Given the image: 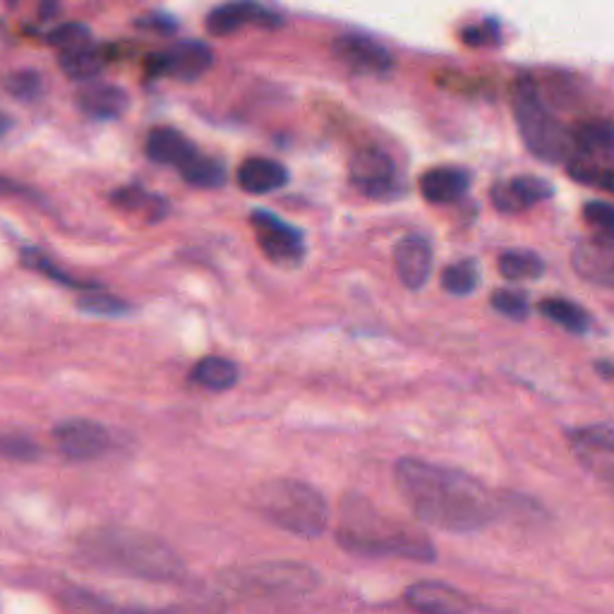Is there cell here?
<instances>
[{
	"label": "cell",
	"instance_id": "obj_1",
	"mask_svg": "<svg viewBox=\"0 0 614 614\" xmlns=\"http://www.w3.org/2000/svg\"><path fill=\"white\" fill-rule=\"evenodd\" d=\"M401 499L423 526L447 533H475L499 513L495 495L459 469H447L423 459H401L394 469Z\"/></svg>",
	"mask_w": 614,
	"mask_h": 614
},
{
	"label": "cell",
	"instance_id": "obj_2",
	"mask_svg": "<svg viewBox=\"0 0 614 614\" xmlns=\"http://www.w3.org/2000/svg\"><path fill=\"white\" fill-rule=\"evenodd\" d=\"M82 557L110 574L170 583L186 576V562L162 538L138 528H99L80 540Z\"/></svg>",
	"mask_w": 614,
	"mask_h": 614
},
{
	"label": "cell",
	"instance_id": "obj_3",
	"mask_svg": "<svg viewBox=\"0 0 614 614\" xmlns=\"http://www.w3.org/2000/svg\"><path fill=\"white\" fill-rule=\"evenodd\" d=\"M339 545L361 557H387L433 562L437 557L433 540L423 531L379 511L370 499L349 495L343 499Z\"/></svg>",
	"mask_w": 614,
	"mask_h": 614
},
{
	"label": "cell",
	"instance_id": "obj_4",
	"mask_svg": "<svg viewBox=\"0 0 614 614\" xmlns=\"http://www.w3.org/2000/svg\"><path fill=\"white\" fill-rule=\"evenodd\" d=\"M255 509L269 523L298 538H319L329 523V507L322 493L293 477L264 483L255 493Z\"/></svg>",
	"mask_w": 614,
	"mask_h": 614
},
{
	"label": "cell",
	"instance_id": "obj_5",
	"mask_svg": "<svg viewBox=\"0 0 614 614\" xmlns=\"http://www.w3.org/2000/svg\"><path fill=\"white\" fill-rule=\"evenodd\" d=\"M511 108L528 152L545 164L567 162L571 154V130L552 114L543 92L531 78L513 82Z\"/></svg>",
	"mask_w": 614,
	"mask_h": 614
},
{
	"label": "cell",
	"instance_id": "obj_6",
	"mask_svg": "<svg viewBox=\"0 0 614 614\" xmlns=\"http://www.w3.org/2000/svg\"><path fill=\"white\" fill-rule=\"evenodd\" d=\"M351 182L358 188L365 198L377 200V202H389L401 198L403 192V180L399 176V168L382 146L367 144L361 146L358 152L351 156L349 164Z\"/></svg>",
	"mask_w": 614,
	"mask_h": 614
},
{
	"label": "cell",
	"instance_id": "obj_7",
	"mask_svg": "<svg viewBox=\"0 0 614 614\" xmlns=\"http://www.w3.org/2000/svg\"><path fill=\"white\" fill-rule=\"evenodd\" d=\"M250 224L255 228L257 245H260V250L269 262L284 269L303 264L307 248L300 228L291 226L288 221L276 216L274 212H267V209H255Z\"/></svg>",
	"mask_w": 614,
	"mask_h": 614
},
{
	"label": "cell",
	"instance_id": "obj_8",
	"mask_svg": "<svg viewBox=\"0 0 614 614\" xmlns=\"http://www.w3.org/2000/svg\"><path fill=\"white\" fill-rule=\"evenodd\" d=\"M317 586V574L305 564H262L238 576L236 588L262 595H303Z\"/></svg>",
	"mask_w": 614,
	"mask_h": 614
},
{
	"label": "cell",
	"instance_id": "obj_9",
	"mask_svg": "<svg viewBox=\"0 0 614 614\" xmlns=\"http://www.w3.org/2000/svg\"><path fill=\"white\" fill-rule=\"evenodd\" d=\"M214 66L212 46L190 39L174 44L162 54L146 58V75L150 78H176L180 82L200 80Z\"/></svg>",
	"mask_w": 614,
	"mask_h": 614
},
{
	"label": "cell",
	"instance_id": "obj_10",
	"mask_svg": "<svg viewBox=\"0 0 614 614\" xmlns=\"http://www.w3.org/2000/svg\"><path fill=\"white\" fill-rule=\"evenodd\" d=\"M331 56H334L341 66H346L355 75H375L385 78L394 70V56H391L385 44L367 34L346 32L339 34L331 42Z\"/></svg>",
	"mask_w": 614,
	"mask_h": 614
},
{
	"label": "cell",
	"instance_id": "obj_11",
	"mask_svg": "<svg viewBox=\"0 0 614 614\" xmlns=\"http://www.w3.org/2000/svg\"><path fill=\"white\" fill-rule=\"evenodd\" d=\"M569 441L574 457L579 459L588 471L612 481L614 475V427L612 423H595L588 427L571 429Z\"/></svg>",
	"mask_w": 614,
	"mask_h": 614
},
{
	"label": "cell",
	"instance_id": "obj_12",
	"mask_svg": "<svg viewBox=\"0 0 614 614\" xmlns=\"http://www.w3.org/2000/svg\"><path fill=\"white\" fill-rule=\"evenodd\" d=\"M279 24L281 17L276 12L257 3V0H228L206 15V32L212 36H231L243 27L274 29Z\"/></svg>",
	"mask_w": 614,
	"mask_h": 614
},
{
	"label": "cell",
	"instance_id": "obj_13",
	"mask_svg": "<svg viewBox=\"0 0 614 614\" xmlns=\"http://www.w3.org/2000/svg\"><path fill=\"white\" fill-rule=\"evenodd\" d=\"M56 445L68 459L90 461L99 459L110 449V433L94 421L84 417H72V421L60 423L56 427Z\"/></svg>",
	"mask_w": 614,
	"mask_h": 614
},
{
	"label": "cell",
	"instance_id": "obj_14",
	"mask_svg": "<svg viewBox=\"0 0 614 614\" xmlns=\"http://www.w3.org/2000/svg\"><path fill=\"white\" fill-rule=\"evenodd\" d=\"M555 194L552 182L538 176H516L501 180L489 190V200L501 214H519Z\"/></svg>",
	"mask_w": 614,
	"mask_h": 614
},
{
	"label": "cell",
	"instance_id": "obj_15",
	"mask_svg": "<svg viewBox=\"0 0 614 614\" xmlns=\"http://www.w3.org/2000/svg\"><path fill=\"white\" fill-rule=\"evenodd\" d=\"M435 255L433 245L423 236H406L394 248V267L401 284L411 291H421L433 274Z\"/></svg>",
	"mask_w": 614,
	"mask_h": 614
},
{
	"label": "cell",
	"instance_id": "obj_16",
	"mask_svg": "<svg viewBox=\"0 0 614 614\" xmlns=\"http://www.w3.org/2000/svg\"><path fill=\"white\" fill-rule=\"evenodd\" d=\"M574 272L591 284L610 288L614 284V245L612 238L595 236L583 240L574 248L571 255Z\"/></svg>",
	"mask_w": 614,
	"mask_h": 614
},
{
	"label": "cell",
	"instance_id": "obj_17",
	"mask_svg": "<svg viewBox=\"0 0 614 614\" xmlns=\"http://www.w3.org/2000/svg\"><path fill=\"white\" fill-rule=\"evenodd\" d=\"M409 605L421 614H469L471 603L457 588L439 581H417L406 593Z\"/></svg>",
	"mask_w": 614,
	"mask_h": 614
},
{
	"label": "cell",
	"instance_id": "obj_18",
	"mask_svg": "<svg viewBox=\"0 0 614 614\" xmlns=\"http://www.w3.org/2000/svg\"><path fill=\"white\" fill-rule=\"evenodd\" d=\"M471 190V174L461 166L429 168L421 178V194L429 204H453Z\"/></svg>",
	"mask_w": 614,
	"mask_h": 614
},
{
	"label": "cell",
	"instance_id": "obj_19",
	"mask_svg": "<svg viewBox=\"0 0 614 614\" xmlns=\"http://www.w3.org/2000/svg\"><path fill=\"white\" fill-rule=\"evenodd\" d=\"M238 186L250 194H269L281 190L288 182V168L276 158L250 156L238 166Z\"/></svg>",
	"mask_w": 614,
	"mask_h": 614
},
{
	"label": "cell",
	"instance_id": "obj_20",
	"mask_svg": "<svg viewBox=\"0 0 614 614\" xmlns=\"http://www.w3.org/2000/svg\"><path fill=\"white\" fill-rule=\"evenodd\" d=\"M144 152L154 164L180 168L188 158L198 154V146L176 128H154L146 138Z\"/></svg>",
	"mask_w": 614,
	"mask_h": 614
},
{
	"label": "cell",
	"instance_id": "obj_21",
	"mask_svg": "<svg viewBox=\"0 0 614 614\" xmlns=\"http://www.w3.org/2000/svg\"><path fill=\"white\" fill-rule=\"evenodd\" d=\"M78 106L84 116L94 120H116L126 114L130 96L116 84H92L78 96Z\"/></svg>",
	"mask_w": 614,
	"mask_h": 614
},
{
	"label": "cell",
	"instance_id": "obj_22",
	"mask_svg": "<svg viewBox=\"0 0 614 614\" xmlns=\"http://www.w3.org/2000/svg\"><path fill=\"white\" fill-rule=\"evenodd\" d=\"M571 152L603 158V162H612V152H614L612 122L605 118H595V120L581 122L579 128H574L571 130Z\"/></svg>",
	"mask_w": 614,
	"mask_h": 614
},
{
	"label": "cell",
	"instance_id": "obj_23",
	"mask_svg": "<svg viewBox=\"0 0 614 614\" xmlns=\"http://www.w3.org/2000/svg\"><path fill=\"white\" fill-rule=\"evenodd\" d=\"M106 63H108L106 48L94 46V42L78 48H68V51H60L58 58L60 70H63L70 80H78V82H87L94 80L96 75H102Z\"/></svg>",
	"mask_w": 614,
	"mask_h": 614
},
{
	"label": "cell",
	"instance_id": "obj_24",
	"mask_svg": "<svg viewBox=\"0 0 614 614\" xmlns=\"http://www.w3.org/2000/svg\"><path fill=\"white\" fill-rule=\"evenodd\" d=\"M110 200H114V204L122 209V212L142 214L146 221H152V224L154 221H162L168 214V202L140 186L120 188L110 194Z\"/></svg>",
	"mask_w": 614,
	"mask_h": 614
},
{
	"label": "cell",
	"instance_id": "obj_25",
	"mask_svg": "<svg viewBox=\"0 0 614 614\" xmlns=\"http://www.w3.org/2000/svg\"><path fill=\"white\" fill-rule=\"evenodd\" d=\"M182 180L188 182L192 188H202V190H216L224 188L228 180V168L224 162H219L214 156H202L200 152L194 154L192 158H188L186 164L180 168Z\"/></svg>",
	"mask_w": 614,
	"mask_h": 614
},
{
	"label": "cell",
	"instance_id": "obj_26",
	"mask_svg": "<svg viewBox=\"0 0 614 614\" xmlns=\"http://www.w3.org/2000/svg\"><path fill=\"white\" fill-rule=\"evenodd\" d=\"M190 379L202 389L226 391L238 382V365L226 358H219V355H206V358L192 367Z\"/></svg>",
	"mask_w": 614,
	"mask_h": 614
},
{
	"label": "cell",
	"instance_id": "obj_27",
	"mask_svg": "<svg viewBox=\"0 0 614 614\" xmlns=\"http://www.w3.org/2000/svg\"><path fill=\"white\" fill-rule=\"evenodd\" d=\"M564 164H567V174L571 180L581 182V186H591V188L612 192V176H614L612 162H603V158L571 152Z\"/></svg>",
	"mask_w": 614,
	"mask_h": 614
},
{
	"label": "cell",
	"instance_id": "obj_28",
	"mask_svg": "<svg viewBox=\"0 0 614 614\" xmlns=\"http://www.w3.org/2000/svg\"><path fill=\"white\" fill-rule=\"evenodd\" d=\"M540 312H543L550 322L559 324L562 329L571 331V334H586L591 331V315H588L581 305H576L567 298H547L540 303Z\"/></svg>",
	"mask_w": 614,
	"mask_h": 614
},
{
	"label": "cell",
	"instance_id": "obj_29",
	"mask_svg": "<svg viewBox=\"0 0 614 614\" xmlns=\"http://www.w3.org/2000/svg\"><path fill=\"white\" fill-rule=\"evenodd\" d=\"M499 272L509 281H535L545 274V260L531 250H507L499 255Z\"/></svg>",
	"mask_w": 614,
	"mask_h": 614
},
{
	"label": "cell",
	"instance_id": "obj_30",
	"mask_svg": "<svg viewBox=\"0 0 614 614\" xmlns=\"http://www.w3.org/2000/svg\"><path fill=\"white\" fill-rule=\"evenodd\" d=\"M477 284H481V267L475 260L453 262L441 274V286L451 296H471Z\"/></svg>",
	"mask_w": 614,
	"mask_h": 614
},
{
	"label": "cell",
	"instance_id": "obj_31",
	"mask_svg": "<svg viewBox=\"0 0 614 614\" xmlns=\"http://www.w3.org/2000/svg\"><path fill=\"white\" fill-rule=\"evenodd\" d=\"M22 260L34 272H42L44 276H48L51 281H58V284H63L68 288H80V291H90L96 288V284H87V281H80L75 276H70L66 269H60L54 260H48L44 252H39L36 248H24L22 250Z\"/></svg>",
	"mask_w": 614,
	"mask_h": 614
},
{
	"label": "cell",
	"instance_id": "obj_32",
	"mask_svg": "<svg viewBox=\"0 0 614 614\" xmlns=\"http://www.w3.org/2000/svg\"><path fill=\"white\" fill-rule=\"evenodd\" d=\"M80 307L84 312L99 315V317H122V315L132 312V307L126 300L108 296V293H104L99 286L84 293V296L80 298Z\"/></svg>",
	"mask_w": 614,
	"mask_h": 614
},
{
	"label": "cell",
	"instance_id": "obj_33",
	"mask_svg": "<svg viewBox=\"0 0 614 614\" xmlns=\"http://www.w3.org/2000/svg\"><path fill=\"white\" fill-rule=\"evenodd\" d=\"M46 42L56 46L58 51H68V48H78L92 42V32L87 24H80V22H68V24H60L51 34L46 36Z\"/></svg>",
	"mask_w": 614,
	"mask_h": 614
},
{
	"label": "cell",
	"instance_id": "obj_34",
	"mask_svg": "<svg viewBox=\"0 0 614 614\" xmlns=\"http://www.w3.org/2000/svg\"><path fill=\"white\" fill-rule=\"evenodd\" d=\"M489 305H493L499 315H505L509 319H526L528 312H531V303H528L526 293L511 288L495 291L493 298H489Z\"/></svg>",
	"mask_w": 614,
	"mask_h": 614
},
{
	"label": "cell",
	"instance_id": "obj_35",
	"mask_svg": "<svg viewBox=\"0 0 614 614\" xmlns=\"http://www.w3.org/2000/svg\"><path fill=\"white\" fill-rule=\"evenodd\" d=\"M5 87L12 96H15V99L32 102L42 94L44 84H42V78L36 75V72L24 70V72H15V75H10L8 82H5Z\"/></svg>",
	"mask_w": 614,
	"mask_h": 614
},
{
	"label": "cell",
	"instance_id": "obj_36",
	"mask_svg": "<svg viewBox=\"0 0 614 614\" xmlns=\"http://www.w3.org/2000/svg\"><path fill=\"white\" fill-rule=\"evenodd\" d=\"M499 22L497 20H485L481 24H473V27H465L461 32V42L465 46H473V48H485V46H495L499 44Z\"/></svg>",
	"mask_w": 614,
	"mask_h": 614
},
{
	"label": "cell",
	"instance_id": "obj_37",
	"mask_svg": "<svg viewBox=\"0 0 614 614\" xmlns=\"http://www.w3.org/2000/svg\"><path fill=\"white\" fill-rule=\"evenodd\" d=\"M583 219L588 221V226L595 228L598 236L612 238L614 233V212L607 202H588L583 206Z\"/></svg>",
	"mask_w": 614,
	"mask_h": 614
},
{
	"label": "cell",
	"instance_id": "obj_38",
	"mask_svg": "<svg viewBox=\"0 0 614 614\" xmlns=\"http://www.w3.org/2000/svg\"><path fill=\"white\" fill-rule=\"evenodd\" d=\"M140 29L144 32H154L162 36H170L174 32H178V22L174 15H166V12H150V15H142L134 20Z\"/></svg>",
	"mask_w": 614,
	"mask_h": 614
},
{
	"label": "cell",
	"instance_id": "obj_39",
	"mask_svg": "<svg viewBox=\"0 0 614 614\" xmlns=\"http://www.w3.org/2000/svg\"><path fill=\"white\" fill-rule=\"evenodd\" d=\"M60 3H63V0H42V3H39V17L42 20L56 17L58 10H60Z\"/></svg>",
	"mask_w": 614,
	"mask_h": 614
},
{
	"label": "cell",
	"instance_id": "obj_40",
	"mask_svg": "<svg viewBox=\"0 0 614 614\" xmlns=\"http://www.w3.org/2000/svg\"><path fill=\"white\" fill-rule=\"evenodd\" d=\"M20 186L15 180H10V178H3L0 176V198H8V194H20Z\"/></svg>",
	"mask_w": 614,
	"mask_h": 614
},
{
	"label": "cell",
	"instance_id": "obj_41",
	"mask_svg": "<svg viewBox=\"0 0 614 614\" xmlns=\"http://www.w3.org/2000/svg\"><path fill=\"white\" fill-rule=\"evenodd\" d=\"M10 130H12V120L5 114H0V138H5Z\"/></svg>",
	"mask_w": 614,
	"mask_h": 614
}]
</instances>
